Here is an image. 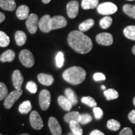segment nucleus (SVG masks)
<instances>
[{"label": "nucleus", "instance_id": "1", "mask_svg": "<svg viewBox=\"0 0 135 135\" xmlns=\"http://www.w3.org/2000/svg\"><path fill=\"white\" fill-rule=\"evenodd\" d=\"M68 43L74 51L80 54L91 51L93 42L88 36L80 31H73L68 36Z\"/></svg>", "mask_w": 135, "mask_h": 135}, {"label": "nucleus", "instance_id": "2", "mask_svg": "<svg viewBox=\"0 0 135 135\" xmlns=\"http://www.w3.org/2000/svg\"><path fill=\"white\" fill-rule=\"evenodd\" d=\"M86 76V71L80 66L71 67L66 70L63 73L64 80L73 85L81 83L85 80Z\"/></svg>", "mask_w": 135, "mask_h": 135}, {"label": "nucleus", "instance_id": "3", "mask_svg": "<svg viewBox=\"0 0 135 135\" xmlns=\"http://www.w3.org/2000/svg\"><path fill=\"white\" fill-rule=\"evenodd\" d=\"M19 59L24 66L31 68L35 64V59L31 52L28 50H23L20 53Z\"/></svg>", "mask_w": 135, "mask_h": 135}, {"label": "nucleus", "instance_id": "4", "mask_svg": "<svg viewBox=\"0 0 135 135\" xmlns=\"http://www.w3.org/2000/svg\"><path fill=\"white\" fill-rule=\"evenodd\" d=\"M23 94V90L21 89H16L11 92L6 96L4 99V106L6 109H10L14 105L15 102L20 98V97Z\"/></svg>", "mask_w": 135, "mask_h": 135}, {"label": "nucleus", "instance_id": "5", "mask_svg": "<svg viewBox=\"0 0 135 135\" xmlns=\"http://www.w3.org/2000/svg\"><path fill=\"white\" fill-rule=\"evenodd\" d=\"M118 8L114 3L105 2L98 4L97 7L98 12L103 15H109L114 14L117 11Z\"/></svg>", "mask_w": 135, "mask_h": 135}, {"label": "nucleus", "instance_id": "6", "mask_svg": "<svg viewBox=\"0 0 135 135\" xmlns=\"http://www.w3.org/2000/svg\"><path fill=\"white\" fill-rule=\"evenodd\" d=\"M51 94L47 89H43L39 95V103L42 110L46 111L50 108L51 104Z\"/></svg>", "mask_w": 135, "mask_h": 135}, {"label": "nucleus", "instance_id": "7", "mask_svg": "<svg viewBox=\"0 0 135 135\" xmlns=\"http://www.w3.org/2000/svg\"><path fill=\"white\" fill-rule=\"evenodd\" d=\"M50 28L51 30H55L63 28L67 25V21L65 17L55 16L51 18L50 20Z\"/></svg>", "mask_w": 135, "mask_h": 135}, {"label": "nucleus", "instance_id": "8", "mask_svg": "<svg viewBox=\"0 0 135 135\" xmlns=\"http://www.w3.org/2000/svg\"><path fill=\"white\" fill-rule=\"evenodd\" d=\"M30 122L31 127L35 129L40 130L43 127V121L40 114L36 111H33L30 114Z\"/></svg>", "mask_w": 135, "mask_h": 135}, {"label": "nucleus", "instance_id": "9", "mask_svg": "<svg viewBox=\"0 0 135 135\" xmlns=\"http://www.w3.org/2000/svg\"><path fill=\"white\" fill-rule=\"evenodd\" d=\"M38 17L36 14H31L26 19V26L27 29L32 35L36 33L38 30Z\"/></svg>", "mask_w": 135, "mask_h": 135}, {"label": "nucleus", "instance_id": "10", "mask_svg": "<svg viewBox=\"0 0 135 135\" xmlns=\"http://www.w3.org/2000/svg\"><path fill=\"white\" fill-rule=\"evenodd\" d=\"M96 40L99 45L103 46H110L113 43V38L110 33H99L96 37Z\"/></svg>", "mask_w": 135, "mask_h": 135}, {"label": "nucleus", "instance_id": "11", "mask_svg": "<svg viewBox=\"0 0 135 135\" xmlns=\"http://www.w3.org/2000/svg\"><path fill=\"white\" fill-rule=\"evenodd\" d=\"M48 126L52 135H61L62 129L56 118L51 116L48 120Z\"/></svg>", "mask_w": 135, "mask_h": 135}, {"label": "nucleus", "instance_id": "12", "mask_svg": "<svg viewBox=\"0 0 135 135\" xmlns=\"http://www.w3.org/2000/svg\"><path fill=\"white\" fill-rule=\"evenodd\" d=\"M67 14L71 19L75 18L79 12V3L77 1H71L68 3L66 6Z\"/></svg>", "mask_w": 135, "mask_h": 135}, {"label": "nucleus", "instance_id": "13", "mask_svg": "<svg viewBox=\"0 0 135 135\" xmlns=\"http://www.w3.org/2000/svg\"><path fill=\"white\" fill-rule=\"evenodd\" d=\"M13 84L16 89H21V86L24 81V78L20 70H16L13 71L12 75Z\"/></svg>", "mask_w": 135, "mask_h": 135}, {"label": "nucleus", "instance_id": "14", "mask_svg": "<svg viewBox=\"0 0 135 135\" xmlns=\"http://www.w3.org/2000/svg\"><path fill=\"white\" fill-rule=\"evenodd\" d=\"M51 16L48 15L43 16L38 22V26L40 30L44 33H49L51 31L50 28V20Z\"/></svg>", "mask_w": 135, "mask_h": 135}, {"label": "nucleus", "instance_id": "15", "mask_svg": "<svg viewBox=\"0 0 135 135\" xmlns=\"http://www.w3.org/2000/svg\"><path fill=\"white\" fill-rule=\"evenodd\" d=\"M29 8L26 6V5H21L16 9V15L18 19L24 20L27 19L28 17L29 16Z\"/></svg>", "mask_w": 135, "mask_h": 135}, {"label": "nucleus", "instance_id": "16", "mask_svg": "<svg viewBox=\"0 0 135 135\" xmlns=\"http://www.w3.org/2000/svg\"><path fill=\"white\" fill-rule=\"evenodd\" d=\"M38 80L40 83L45 86H51L54 82V78L49 74L40 73L38 75Z\"/></svg>", "mask_w": 135, "mask_h": 135}, {"label": "nucleus", "instance_id": "17", "mask_svg": "<svg viewBox=\"0 0 135 135\" xmlns=\"http://www.w3.org/2000/svg\"><path fill=\"white\" fill-rule=\"evenodd\" d=\"M0 7L5 11H13L16 9V4L15 0H0Z\"/></svg>", "mask_w": 135, "mask_h": 135}, {"label": "nucleus", "instance_id": "18", "mask_svg": "<svg viewBox=\"0 0 135 135\" xmlns=\"http://www.w3.org/2000/svg\"><path fill=\"white\" fill-rule=\"evenodd\" d=\"M58 102L59 105L63 110L69 111L72 108L73 104L70 100L65 96L61 95L58 98Z\"/></svg>", "mask_w": 135, "mask_h": 135}, {"label": "nucleus", "instance_id": "19", "mask_svg": "<svg viewBox=\"0 0 135 135\" xmlns=\"http://www.w3.org/2000/svg\"><path fill=\"white\" fill-rule=\"evenodd\" d=\"M15 53L11 50H8L3 52L0 56V61L3 63L5 62H11L15 60Z\"/></svg>", "mask_w": 135, "mask_h": 135}, {"label": "nucleus", "instance_id": "20", "mask_svg": "<svg viewBox=\"0 0 135 135\" xmlns=\"http://www.w3.org/2000/svg\"><path fill=\"white\" fill-rule=\"evenodd\" d=\"M80 113L78 111H71L68 112L64 116V120L66 123H70L71 121H75L79 122L80 118Z\"/></svg>", "mask_w": 135, "mask_h": 135}, {"label": "nucleus", "instance_id": "21", "mask_svg": "<svg viewBox=\"0 0 135 135\" xmlns=\"http://www.w3.org/2000/svg\"><path fill=\"white\" fill-rule=\"evenodd\" d=\"M65 97L70 100L73 105H76L78 102V99L75 92L71 88H66L65 91Z\"/></svg>", "mask_w": 135, "mask_h": 135}, {"label": "nucleus", "instance_id": "22", "mask_svg": "<svg viewBox=\"0 0 135 135\" xmlns=\"http://www.w3.org/2000/svg\"><path fill=\"white\" fill-rule=\"evenodd\" d=\"M15 38L17 45L18 46H21L26 43L27 37L25 32L22 31H18L15 33Z\"/></svg>", "mask_w": 135, "mask_h": 135}, {"label": "nucleus", "instance_id": "23", "mask_svg": "<svg viewBox=\"0 0 135 135\" xmlns=\"http://www.w3.org/2000/svg\"><path fill=\"white\" fill-rule=\"evenodd\" d=\"M99 0H83L81 7L83 9H94L98 6Z\"/></svg>", "mask_w": 135, "mask_h": 135}, {"label": "nucleus", "instance_id": "24", "mask_svg": "<svg viewBox=\"0 0 135 135\" xmlns=\"http://www.w3.org/2000/svg\"><path fill=\"white\" fill-rule=\"evenodd\" d=\"M71 132L76 135H82L83 129L80 126V123L78 121H73L69 123Z\"/></svg>", "mask_w": 135, "mask_h": 135}, {"label": "nucleus", "instance_id": "25", "mask_svg": "<svg viewBox=\"0 0 135 135\" xmlns=\"http://www.w3.org/2000/svg\"><path fill=\"white\" fill-rule=\"evenodd\" d=\"M31 109L32 105L31 102H30V101L27 100L24 101V102H23L21 104H20L19 106V108H18V110H19L20 113L21 114H28V113H30V111H31Z\"/></svg>", "mask_w": 135, "mask_h": 135}, {"label": "nucleus", "instance_id": "26", "mask_svg": "<svg viewBox=\"0 0 135 135\" xmlns=\"http://www.w3.org/2000/svg\"><path fill=\"white\" fill-rule=\"evenodd\" d=\"M94 25V21L92 19H88L83 22L79 25V30L80 31L84 32L91 28Z\"/></svg>", "mask_w": 135, "mask_h": 135}, {"label": "nucleus", "instance_id": "27", "mask_svg": "<svg viewBox=\"0 0 135 135\" xmlns=\"http://www.w3.org/2000/svg\"><path fill=\"white\" fill-rule=\"evenodd\" d=\"M124 36L131 40L135 41V26H128L123 30Z\"/></svg>", "mask_w": 135, "mask_h": 135}, {"label": "nucleus", "instance_id": "28", "mask_svg": "<svg viewBox=\"0 0 135 135\" xmlns=\"http://www.w3.org/2000/svg\"><path fill=\"white\" fill-rule=\"evenodd\" d=\"M123 10L128 16L135 19V6L131 4H124L123 7Z\"/></svg>", "mask_w": 135, "mask_h": 135}, {"label": "nucleus", "instance_id": "29", "mask_svg": "<svg viewBox=\"0 0 135 135\" xmlns=\"http://www.w3.org/2000/svg\"><path fill=\"white\" fill-rule=\"evenodd\" d=\"M104 95L107 100L117 99L119 97L118 91L114 89H108L107 90H105L104 91Z\"/></svg>", "mask_w": 135, "mask_h": 135}, {"label": "nucleus", "instance_id": "30", "mask_svg": "<svg viewBox=\"0 0 135 135\" xmlns=\"http://www.w3.org/2000/svg\"><path fill=\"white\" fill-rule=\"evenodd\" d=\"M121 127V124L119 122L115 119H111L108 121L107 122V128L111 131H116L119 130Z\"/></svg>", "mask_w": 135, "mask_h": 135}, {"label": "nucleus", "instance_id": "31", "mask_svg": "<svg viewBox=\"0 0 135 135\" xmlns=\"http://www.w3.org/2000/svg\"><path fill=\"white\" fill-rule=\"evenodd\" d=\"M113 20L110 16H105L99 21V25L103 29H108L112 24Z\"/></svg>", "mask_w": 135, "mask_h": 135}, {"label": "nucleus", "instance_id": "32", "mask_svg": "<svg viewBox=\"0 0 135 135\" xmlns=\"http://www.w3.org/2000/svg\"><path fill=\"white\" fill-rule=\"evenodd\" d=\"M10 40L9 36L3 31H0V47H6L9 45Z\"/></svg>", "mask_w": 135, "mask_h": 135}, {"label": "nucleus", "instance_id": "33", "mask_svg": "<svg viewBox=\"0 0 135 135\" xmlns=\"http://www.w3.org/2000/svg\"><path fill=\"white\" fill-rule=\"evenodd\" d=\"M81 102L83 103L86 104L87 106H89V107H97V103L96 102L95 99L91 97H83L81 99Z\"/></svg>", "mask_w": 135, "mask_h": 135}, {"label": "nucleus", "instance_id": "34", "mask_svg": "<svg viewBox=\"0 0 135 135\" xmlns=\"http://www.w3.org/2000/svg\"><path fill=\"white\" fill-rule=\"evenodd\" d=\"M8 90L6 84L4 83L0 82V101L3 100L6 98L8 95Z\"/></svg>", "mask_w": 135, "mask_h": 135}, {"label": "nucleus", "instance_id": "35", "mask_svg": "<svg viewBox=\"0 0 135 135\" xmlns=\"http://www.w3.org/2000/svg\"><path fill=\"white\" fill-rule=\"evenodd\" d=\"M93 118L91 116L89 115V114L88 113H84L81 114L80 115V121H79V123L81 124H88V123H90L91 121H92Z\"/></svg>", "mask_w": 135, "mask_h": 135}, {"label": "nucleus", "instance_id": "36", "mask_svg": "<svg viewBox=\"0 0 135 135\" xmlns=\"http://www.w3.org/2000/svg\"><path fill=\"white\" fill-rule=\"evenodd\" d=\"M65 59H64V55L62 52H59L56 56V63L58 68H61L63 66Z\"/></svg>", "mask_w": 135, "mask_h": 135}, {"label": "nucleus", "instance_id": "37", "mask_svg": "<svg viewBox=\"0 0 135 135\" xmlns=\"http://www.w3.org/2000/svg\"><path fill=\"white\" fill-rule=\"evenodd\" d=\"M26 89L31 93H36L38 89L36 84L33 81H30L26 84Z\"/></svg>", "mask_w": 135, "mask_h": 135}, {"label": "nucleus", "instance_id": "38", "mask_svg": "<svg viewBox=\"0 0 135 135\" xmlns=\"http://www.w3.org/2000/svg\"><path fill=\"white\" fill-rule=\"evenodd\" d=\"M94 117L97 119H100L103 116V111L99 107H94L93 108Z\"/></svg>", "mask_w": 135, "mask_h": 135}, {"label": "nucleus", "instance_id": "39", "mask_svg": "<svg viewBox=\"0 0 135 135\" xmlns=\"http://www.w3.org/2000/svg\"><path fill=\"white\" fill-rule=\"evenodd\" d=\"M93 78L97 81H104L106 80V76L103 73H95L93 75Z\"/></svg>", "mask_w": 135, "mask_h": 135}, {"label": "nucleus", "instance_id": "40", "mask_svg": "<svg viewBox=\"0 0 135 135\" xmlns=\"http://www.w3.org/2000/svg\"><path fill=\"white\" fill-rule=\"evenodd\" d=\"M119 135H133V131L131 128H124L120 131Z\"/></svg>", "mask_w": 135, "mask_h": 135}, {"label": "nucleus", "instance_id": "41", "mask_svg": "<svg viewBox=\"0 0 135 135\" xmlns=\"http://www.w3.org/2000/svg\"><path fill=\"white\" fill-rule=\"evenodd\" d=\"M128 119L133 124H135V109H133L128 114Z\"/></svg>", "mask_w": 135, "mask_h": 135}, {"label": "nucleus", "instance_id": "42", "mask_svg": "<svg viewBox=\"0 0 135 135\" xmlns=\"http://www.w3.org/2000/svg\"><path fill=\"white\" fill-rule=\"evenodd\" d=\"M89 135H104V134L101 131L98 130V129H94L93 131L91 132Z\"/></svg>", "mask_w": 135, "mask_h": 135}, {"label": "nucleus", "instance_id": "43", "mask_svg": "<svg viewBox=\"0 0 135 135\" xmlns=\"http://www.w3.org/2000/svg\"><path fill=\"white\" fill-rule=\"evenodd\" d=\"M4 20H5V15L3 14V13L0 12V23H1L3 21H4Z\"/></svg>", "mask_w": 135, "mask_h": 135}, {"label": "nucleus", "instance_id": "44", "mask_svg": "<svg viewBox=\"0 0 135 135\" xmlns=\"http://www.w3.org/2000/svg\"><path fill=\"white\" fill-rule=\"evenodd\" d=\"M51 1V0H42V2L45 3V4H48V3H50Z\"/></svg>", "mask_w": 135, "mask_h": 135}, {"label": "nucleus", "instance_id": "45", "mask_svg": "<svg viewBox=\"0 0 135 135\" xmlns=\"http://www.w3.org/2000/svg\"><path fill=\"white\" fill-rule=\"evenodd\" d=\"M132 52H133V55H135V45H134V46L133 47V49H132Z\"/></svg>", "mask_w": 135, "mask_h": 135}, {"label": "nucleus", "instance_id": "46", "mask_svg": "<svg viewBox=\"0 0 135 135\" xmlns=\"http://www.w3.org/2000/svg\"><path fill=\"white\" fill-rule=\"evenodd\" d=\"M101 89H106V87L104 86V85H102V86H101Z\"/></svg>", "mask_w": 135, "mask_h": 135}, {"label": "nucleus", "instance_id": "47", "mask_svg": "<svg viewBox=\"0 0 135 135\" xmlns=\"http://www.w3.org/2000/svg\"><path fill=\"white\" fill-rule=\"evenodd\" d=\"M67 135H76V134H74V133H73L71 132V133H68V134Z\"/></svg>", "mask_w": 135, "mask_h": 135}, {"label": "nucleus", "instance_id": "48", "mask_svg": "<svg viewBox=\"0 0 135 135\" xmlns=\"http://www.w3.org/2000/svg\"><path fill=\"white\" fill-rule=\"evenodd\" d=\"M133 104H134V105L135 106V97L133 98Z\"/></svg>", "mask_w": 135, "mask_h": 135}, {"label": "nucleus", "instance_id": "49", "mask_svg": "<svg viewBox=\"0 0 135 135\" xmlns=\"http://www.w3.org/2000/svg\"><path fill=\"white\" fill-rule=\"evenodd\" d=\"M20 135H30L29 134H27V133H23V134H21Z\"/></svg>", "mask_w": 135, "mask_h": 135}, {"label": "nucleus", "instance_id": "50", "mask_svg": "<svg viewBox=\"0 0 135 135\" xmlns=\"http://www.w3.org/2000/svg\"><path fill=\"white\" fill-rule=\"evenodd\" d=\"M128 1H134V0H128Z\"/></svg>", "mask_w": 135, "mask_h": 135}, {"label": "nucleus", "instance_id": "51", "mask_svg": "<svg viewBox=\"0 0 135 135\" xmlns=\"http://www.w3.org/2000/svg\"><path fill=\"white\" fill-rule=\"evenodd\" d=\"M0 135H3V134H0Z\"/></svg>", "mask_w": 135, "mask_h": 135}, {"label": "nucleus", "instance_id": "52", "mask_svg": "<svg viewBox=\"0 0 135 135\" xmlns=\"http://www.w3.org/2000/svg\"><path fill=\"white\" fill-rule=\"evenodd\" d=\"M134 6H135V4H134Z\"/></svg>", "mask_w": 135, "mask_h": 135}]
</instances>
